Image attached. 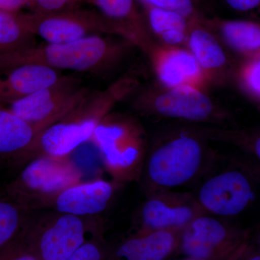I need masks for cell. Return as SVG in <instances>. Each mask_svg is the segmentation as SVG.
Instances as JSON below:
<instances>
[{
    "label": "cell",
    "mask_w": 260,
    "mask_h": 260,
    "mask_svg": "<svg viewBox=\"0 0 260 260\" xmlns=\"http://www.w3.org/2000/svg\"><path fill=\"white\" fill-rule=\"evenodd\" d=\"M208 1V0H194V3L198 5L200 8H201V7L204 5Z\"/></svg>",
    "instance_id": "34"
},
{
    "label": "cell",
    "mask_w": 260,
    "mask_h": 260,
    "mask_svg": "<svg viewBox=\"0 0 260 260\" xmlns=\"http://www.w3.org/2000/svg\"><path fill=\"white\" fill-rule=\"evenodd\" d=\"M30 213L0 189V250L20 235Z\"/></svg>",
    "instance_id": "23"
},
{
    "label": "cell",
    "mask_w": 260,
    "mask_h": 260,
    "mask_svg": "<svg viewBox=\"0 0 260 260\" xmlns=\"http://www.w3.org/2000/svg\"><path fill=\"white\" fill-rule=\"evenodd\" d=\"M259 56L248 59L239 72V80L246 92L256 101L259 100Z\"/></svg>",
    "instance_id": "27"
},
{
    "label": "cell",
    "mask_w": 260,
    "mask_h": 260,
    "mask_svg": "<svg viewBox=\"0 0 260 260\" xmlns=\"http://www.w3.org/2000/svg\"><path fill=\"white\" fill-rule=\"evenodd\" d=\"M150 34L155 36L164 46L181 47L186 44L191 19L175 13L140 5Z\"/></svg>",
    "instance_id": "21"
},
{
    "label": "cell",
    "mask_w": 260,
    "mask_h": 260,
    "mask_svg": "<svg viewBox=\"0 0 260 260\" xmlns=\"http://www.w3.org/2000/svg\"><path fill=\"white\" fill-rule=\"evenodd\" d=\"M130 88L129 80H124L104 91H88L71 112L39 135L22 165L43 155L70 156L75 149L90 141L101 121L116 103L125 96Z\"/></svg>",
    "instance_id": "2"
},
{
    "label": "cell",
    "mask_w": 260,
    "mask_h": 260,
    "mask_svg": "<svg viewBox=\"0 0 260 260\" xmlns=\"http://www.w3.org/2000/svg\"><path fill=\"white\" fill-rule=\"evenodd\" d=\"M0 260H41L20 235L0 250Z\"/></svg>",
    "instance_id": "29"
},
{
    "label": "cell",
    "mask_w": 260,
    "mask_h": 260,
    "mask_svg": "<svg viewBox=\"0 0 260 260\" xmlns=\"http://www.w3.org/2000/svg\"><path fill=\"white\" fill-rule=\"evenodd\" d=\"M60 71L41 64H23L0 72V102L13 104L55 83Z\"/></svg>",
    "instance_id": "17"
},
{
    "label": "cell",
    "mask_w": 260,
    "mask_h": 260,
    "mask_svg": "<svg viewBox=\"0 0 260 260\" xmlns=\"http://www.w3.org/2000/svg\"><path fill=\"white\" fill-rule=\"evenodd\" d=\"M145 196L133 218L135 231L180 230L206 213L193 192L164 190Z\"/></svg>",
    "instance_id": "12"
},
{
    "label": "cell",
    "mask_w": 260,
    "mask_h": 260,
    "mask_svg": "<svg viewBox=\"0 0 260 260\" xmlns=\"http://www.w3.org/2000/svg\"><path fill=\"white\" fill-rule=\"evenodd\" d=\"M213 32H218L234 51L250 58L259 56L260 26L256 22L243 20L204 19Z\"/></svg>",
    "instance_id": "20"
},
{
    "label": "cell",
    "mask_w": 260,
    "mask_h": 260,
    "mask_svg": "<svg viewBox=\"0 0 260 260\" xmlns=\"http://www.w3.org/2000/svg\"><path fill=\"white\" fill-rule=\"evenodd\" d=\"M119 185L121 184L102 179L80 181L64 189L50 209L75 216L99 217L112 203Z\"/></svg>",
    "instance_id": "13"
},
{
    "label": "cell",
    "mask_w": 260,
    "mask_h": 260,
    "mask_svg": "<svg viewBox=\"0 0 260 260\" xmlns=\"http://www.w3.org/2000/svg\"><path fill=\"white\" fill-rule=\"evenodd\" d=\"M202 133L209 140L223 142L235 145L251 158L260 159V138L259 133L246 130L223 129L218 127H201Z\"/></svg>",
    "instance_id": "24"
},
{
    "label": "cell",
    "mask_w": 260,
    "mask_h": 260,
    "mask_svg": "<svg viewBox=\"0 0 260 260\" xmlns=\"http://www.w3.org/2000/svg\"><path fill=\"white\" fill-rule=\"evenodd\" d=\"M181 230L135 231L112 244L108 260H169L177 253Z\"/></svg>",
    "instance_id": "15"
},
{
    "label": "cell",
    "mask_w": 260,
    "mask_h": 260,
    "mask_svg": "<svg viewBox=\"0 0 260 260\" xmlns=\"http://www.w3.org/2000/svg\"><path fill=\"white\" fill-rule=\"evenodd\" d=\"M40 134L10 109H0V162L21 165Z\"/></svg>",
    "instance_id": "19"
},
{
    "label": "cell",
    "mask_w": 260,
    "mask_h": 260,
    "mask_svg": "<svg viewBox=\"0 0 260 260\" xmlns=\"http://www.w3.org/2000/svg\"><path fill=\"white\" fill-rule=\"evenodd\" d=\"M151 51L155 73L166 88L190 86L203 90L208 83L189 49L162 46Z\"/></svg>",
    "instance_id": "14"
},
{
    "label": "cell",
    "mask_w": 260,
    "mask_h": 260,
    "mask_svg": "<svg viewBox=\"0 0 260 260\" xmlns=\"http://www.w3.org/2000/svg\"><path fill=\"white\" fill-rule=\"evenodd\" d=\"M37 44L23 23L22 13L0 9V54Z\"/></svg>",
    "instance_id": "22"
},
{
    "label": "cell",
    "mask_w": 260,
    "mask_h": 260,
    "mask_svg": "<svg viewBox=\"0 0 260 260\" xmlns=\"http://www.w3.org/2000/svg\"><path fill=\"white\" fill-rule=\"evenodd\" d=\"M88 0H28L27 6L31 13L48 14L80 8Z\"/></svg>",
    "instance_id": "28"
},
{
    "label": "cell",
    "mask_w": 260,
    "mask_h": 260,
    "mask_svg": "<svg viewBox=\"0 0 260 260\" xmlns=\"http://www.w3.org/2000/svg\"><path fill=\"white\" fill-rule=\"evenodd\" d=\"M104 232L89 238L67 260H108L112 244L104 238Z\"/></svg>",
    "instance_id": "25"
},
{
    "label": "cell",
    "mask_w": 260,
    "mask_h": 260,
    "mask_svg": "<svg viewBox=\"0 0 260 260\" xmlns=\"http://www.w3.org/2000/svg\"><path fill=\"white\" fill-rule=\"evenodd\" d=\"M102 232L98 217L47 209L30 213L20 237L41 260H67L89 238Z\"/></svg>",
    "instance_id": "5"
},
{
    "label": "cell",
    "mask_w": 260,
    "mask_h": 260,
    "mask_svg": "<svg viewBox=\"0 0 260 260\" xmlns=\"http://www.w3.org/2000/svg\"><path fill=\"white\" fill-rule=\"evenodd\" d=\"M82 173L70 156L43 155L32 159L4 189L28 212L50 209L56 198L80 182Z\"/></svg>",
    "instance_id": "6"
},
{
    "label": "cell",
    "mask_w": 260,
    "mask_h": 260,
    "mask_svg": "<svg viewBox=\"0 0 260 260\" xmlns=\"http://www.w3.org/2000/svg\"><path fill=\"white\" fill-rule=\"evenodd\" d=\"M140 111L167 119L222 125L231 115L215 104L202 89L190 86L166 88L159 90L153 99L140 101Z\"/></svg>",
    "instance_id": "9"
},
{
    "label": "cell",
    "mask_w": 260,
    "mask_h": 260,
    "mask_svg": "<svg viewBox=\"0 0 260 260\" xmlns=\"http://www.w3.org/2000/svg\"><path fill=\"white\" fill-rule=\"evenodd\" d=\"M88 93L78 78L62 75L50 86L10 104L9 109L42 133L71 112Z\"/></svg>",
    "instance_id": "10"
},
{
    "label": "cell",
    "mask_w": 260,
    "mask_h": 260,
    "mask_svg": "<svg viewBox=\"0 0 260 260\" xmlns=\"http://www.w3.org/2000/svg\"><path fill=\"white\" fill-rule=\"evenodd\" d=\"M205 18L191 19L186 44L210 82L223 78L229 64L216 34L205 23Z\"/></svg>",
    "instance_id": "18"
},
{
    "label": "cell",
    "mask_w": 260,
    "mask_h": 260,
    "mask_svg": "<svg viewBox=\"0 0 260 260\" xmlns=\"http://www.w3.org/2000/svg\"><path fill=\"white\" fill-rule=\"evenodd\" d=\"M90 141L112 181L123 185L139 181L149 146L143 126L129 116L108 114Z\"/></svg>",
    "instance_id": "4"
},
{
    "label": "cell",
    "mask_w": 260,
    "mask_h": 260,
    "mask_svg": "<svg viewBox=\"0 0 260 260\" xmlns=\"http://www.w3.org/2000/svg\"><path fill=\"white\" fill-rule=\"evenodd\" d=\"M233 10L239 12H247L256 9L259 6L260 0H224Z\"/></svg>",
    "instance_id": "30"
},
{
    "label": "cell",
    "mask_w": 260,
    "mask_h": 260,
    "mask_svg": "<svg viewBox=\"0 0 260 260\" xmlns=\"http://www.w3.org/2000/svg\"><path fill=\"white\" fill-rule=\"evenodd\" d=\"M215 167L193 192L195 198L205 213L214 216L240 215L255 200L259 164L234 160L222 170L216 171Z\"/></svg>",
    "instance_id": "7"
},
{
    "label": "cell",
    "mask_w": 260,
    "mask_h": 260,
    "mask_svg": "<svg viewBox=\"0 0 260 260\" xmlns=\"http://www.w3.org/2000/svg\"><path fill=\"white\" fill-rule=\"evenodd\" d=\"M120 37L146 49L150 39L146 20L138 0H88Z\"/></svg>",
    "instance_id": "16"
},
{
    "label": "cell",
    "mask_w": 260,
    "mask_h": 260,
    "mask_svg": "<svg viewBox=\"0 0 260 260\" xmlns=\"http://www.w3.org/2000/svg\"><path fill=\"white\" fill-rule=\"evenodd\" d=\"M247 245H248V244H247ZM247 245H246V246H247ZM246 246H245V247L244 248V249H242V250L239 251V252H237V254H234V255H233L232 256H229V257L225 258V259H218V260H238V259H239V258L240 257L241 255H242L243 251H244V249H245ZM177 260H202V259H194V258L186 257V256H184V257L181 258V259H177Z\"/></svg>",
    "instance_id": "33"
},
{
    "label": "cell",
    "mask_w": 260,
    "mask_h": 260,
    "mask_svg": "<svg viewBox=\"0 0 260 260\" xmlns=\"http://www.w3.org/2000/svg\"><path fill=\"white\" fill-rule=\"evenodd\" d=\"M139 5L175 12L189 19L205 16L194 0H138Z\"/></svg>",
    "instance_id": "26"
},
{
    "label": "cell",
    "mask_w": 260,
    "mask_h": 260,
    "mask_svg": "<svg viewBox=\"0 0 260 260\" xmlns=\"http://www.w3.org/2000/svg\"><path fill=\"white\" fill-rule=\"evenodd\" d=\"M125 43L93 34L67 44L30 46L0 54V72L23 64L59 70L99 73L115 66L126 51Z\"/></svg>",
    "instance_id": "3"
},
{
    "label": "cell",
    "mask_w": 260,
    "mask_h": 260,
    "mask_svg": "<svg viewBox=\"0 0 260 260\" xmlns=\"http://www.w3.org/2000/svg\"><path fill=\"white\" fill-rule=\"evenodd\" d=\"M238 260H260L259 245L254 242V238L246 246L242 255Z\"/></svg>",
    "instance_id": "31"
},
{
    "label": "cell",
    "mask_w": 260,
    "mask_h": 260,
    "mask_svg": "<svg viewBox=\"0 0 260 260\" xmlns=\"http://www.w3.org/2000/svg\"><path fill=\"white\" fill-rule=\"evenodd\" d=\"M28 0H0V9L19 12L27 6Z\"/></svg>",
    "instance_id": "32"
},
{
    "label": "cell",
    "mask_w": 260,
    "mask_h": 260,
    "mask_svg": "<svg viewBox=\"0 0 260 260\" xmlns=\"http://www.w3.org/2000/svg\"><path fill=\"white\" fill-rule=\"evenodd\" d=\"M23 23L29 31L48 44L76 42L93 34H116L115 28L96 10L75 9L58 13H22Z\"/></svg>",
    "instance_id": "11"
},
{
    "label": "cell",
    "mask_w": 260,
    "mask_h": 260,
    "mask_svg": "<svg viewBox=\"0 0 260 260\" xmlns=\"http://www.w3.org/2000/svg\"><path fill=\"white\" fill-rule=\"evenodd\" d=\"M253 238L252 229L205 213L181 230L177 253L198 259H225L242 250Z\"/></svg>",
    "instance_id": "8"
},
{
    "label": "cell",
    "mask_w": 260,
    "mask_h": 260,
    "mask_svg": "<svg viewBox=\"0 0 260 260\" xmlns=\"http://www.w3.org/2000/svg\"><path fill=\"white\" fill-rule=\"evenodd\" d=\"M199 127L172 130L149 143L138 183L145 195L173 190L203 179L220 158Z\"/></svg>",
    "instance_id": "1"
}]
</instances>
